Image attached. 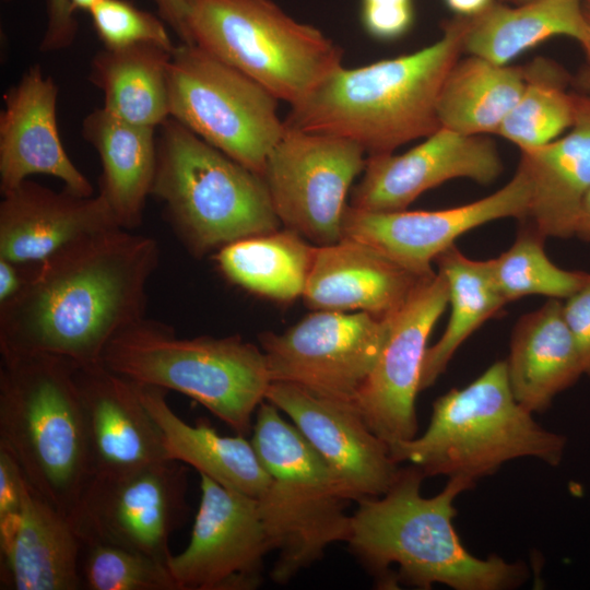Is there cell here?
Here are the masks:
<instances>
[{"mask_svg":"<svg viewBox=\"0 0 590 590\" xmlns=\"http://www.w3.org/2000/svg\"><path fill=\"white\" fill-rule=\"evenodd\" d=\"M158 261L154 238L116 227L34 263L22 291L0 305L1 357L44 354L76 366L102 363L108 343L145 317Z\"/></svg>","mask_w":590,"mask_h":590,"instance_id":"cell-1","label":"cell"},{"mask_svg":"<svg viewBox=\"0 0 590 590\" xmlns=\"http://www.w3.org/2000/svg\"><path fill=\"white\" fill-rule=\"evenodd\" d=\"M425 474L410 464L400 468L380 496L356 500L347 541L351 552L380 589L399 585L430 589L508 590L523 585L529 571L520 562L497 555L480 558L461 543L453 526L455 500L475 482L449 477L432 497L422 495Z\"/></svg>","mask_w":590,"mask_h":590,"instance_id":"cell-2","label":"cell"},{"mask_svg":"<svg viewBox=\"0 0 590 590\" xmlns=\"http://www.w3.org/2000/svg\"><path fill=\"white\" fill-rule=\"evenodd\" d=\"M467 16L444 23L441 37L412 54L355 69L342 66L291 105L287 127L350 139L370 154L391 153L441 128L437 99L462 51Z\"/></svg>","mask_w":590,"mask_h":590,"instance_id":"cell-3","label":"cell"},{"mask_svg":"<svg viewBox=\"0 0 590 590\" xmlns=\"http://www.w3.org/2000/svg\"><path fill=\"white\" fill-rule=\"evenodd\" d=\"M75 367L35 354L2 357L0 368V448L68 517L93 477Z\"/></svg>","mask_w":590,"mask_h":590,"instance_id":"cell-4","label":"cell"},{"mask_svg":"<svg viewBox=\"0 0 590 590\" xmlns=\"http://www.w3.org/2000/svg\"><path fill=\"white\" fill-rule=\"evenodd\" d=\"M566 441L517 402L506 362L498 361L468 386L436 399L421 436L389 448L397 463L409 462L426 477L460 476L475 482L518 458L558 465Z\"/></svg>","mask_w":590,"mask_h":590,"instance_id":"cell-5","label":"cell"},{"mask_svg":"<svg viewBox=\"0 0 590 590\" xmlns=\"http://www.w3.org/2000/svg\"><path fill=\"white\" fill-rule=\"evenodd\" d=\"M102 363L132 382L192 398L244 436L272 382L262 349L240 337L179 338L146 317L108 343Z\"/></svg>","mask_w":590,"mask_h":590,"instance_id":"cell-6","label":"cell"},{"mask_svg":"<svg viewBox=\"0 0 590 590\" xmlns=\"http://www.w3.org/2000/svg\"><path fill=\"white\" fill-rule=\"evenodd\" d=\"M151 196L196 257L282 225L261 175L172 117L160 126Z\"/></svg>","mask_w":590,"mask_h":590,"instance_id":"cell-7","label":"cell"},{"mask_svg":"<svg viewBox=\"0 0 590 590\" xmlns=\"http://www.w3.org/2000/svg\"><path fill=\"white\" fill-rule=\"evenodd\" d=\"M251 430L270 475L257 499L271 551H276L270 576L285 585L321 559L329 545L349 541V499L321 456L269 401L258 408Z\"/></svg>","mask_w":590,"mask_h":590,"instance_id":"cell-8","label":"cell"},{"mask_svg":"<svg viewBox=\"0 0 590 590\" xmlns=\"http://www.w3.org/2000/svg\"><path fill=\"white\" fill-rule=\"evenodd\" d=\"M190 44L294 105L341 67L342 49L271 0H186Z\"/></svg>","mask_w":590,"mask_h":590,"instance_id":"cell-9","label":"cell"},{"mask_svg":"<svg viewBox=\"0 0 590 590\" xmlns=\"http://www.w3.org/2000/svg\"><path fill=\"white\" fill-rule=\"evenodd\" d=\"M169 115L206 143L262 175L285 131L278 102L261 84L196 45L175 47Z\"/></svg>","mask_w":590,"mask_h":590,"instance_id":"cell-10","label":"cell"},{"mask_svg":"<svg viewBox=\"0 0 590 590\" xmlns=\"http://www.w3.org/2000/svg\"><path fill=\"white\" fill-rule=\"evenodd\" d=\"M187 472L185 463L163 460L94 475L69 519L82 543L113 544L167 563L169 539L189 510Z\"/></svg>","mask_w":590,"mask_h":590,"instance_id":"cell-11","label":"cell"},{"mask_svg":"<svg viewBox=\"0 0 590 590\" xmlns=\"http://www.w3.org/2000/svg\"><path fill=\"white\" fill-rule=\"evenodd\" d=\"M365 153L350 139L285 125L261 175L285 228L316 246L339 241L347 192L364 170Z\"/></svg>","mask_w":590,"mask_h":590,"instance_id":"cell-12","label":"cell"},{"mask_svg":"<svg viewBox=\"0 0 590 590\" xmlns=\"http://www.w3.org/2000/svg\"><path fill=\"white\" fill-rule=\"evenodd\" d=\"M390 318L316 310L282 333H262L271 380L354 401L380 355Z\"/></svg>","mask_w":590,"mask_h":590,"instance_id":"cell-13","label":"cell"},{"mask_svg":"<svg viewBox=\"0 0 590 590\" xmlns=\"http://www.w3.org/2000/svg\"><path fill=\"white\" fill-rule=\"evenodd\" d=\"M201 499L187 547L167 565L179 590H253L271 552L258 500L200 474Z\"/></svg>","mask_w":590,"mask_h":590,"instance_id":"cell-14","label":"cell"},{"mask_svg":"<svg viewBox=\"0 0 590 590\" xmlns=\"http://www.w3.org/2000/svg\"><path fill=\"white\" fill-rule=\"evenodd\" d=\"M448 300L449 286L441 272L421 283L390 318L380 355L355 397L369 428L389 446L416 436L415 400L427 340Z\"/></svg>","mask_w":590,"mask_h":590,"instance_id":"cell-15","label":"cell"},{"mask_svg":"<svg viewBox=\"0 0 590 590\" xmlns=\"http://www.w3.org/2000/svg\"><path fill=\"white\" fill-rule=\"evenodd\" d=\"M531 185L519 167L507 185L472 203L437 211L373 212L347 204L341 238L366 244L418 274H433L432 262L462 234L485 223L527 216Z\"/></svg>","mask_w":590,"mask_h":590,"instance_id":"cell-16","label":"cell"},{"mask_svg":"<svg viewBox=\"0 0 590 590\" xmlns=\"http://www.w3.org/2000/svg\"><path fill=\"white\" fill-rule=\"evenodd\" d=\"M267 401L285 413L333 472L349 500L386 493L400 468L354 401L272 381Z\"/></svg>","mask_w":590,"mask_h":590,"instance_id":"cell-17","label":"cell"},{"mask_svg":"<svg viewBox=\"0 0 590 590\" xmlns=\"http://www.w3.org/2000/svg\"><path fill=\"white\" fill-rule=\"evenodd\" d=\"M354 187L350 205L373 212L402 211L423 192L455 178L492 184L503 172L494 142L484 134H463L441 127L409 150L370 154Z\"/></svg>","mask_w":590,"mask_h":590,"instance_id":"cell-18","label":"cell"},{"mask_svg":"<svg viewBox=\"0 0 590 590\" xmlns=\"http://www.w3.org/2000/svg\"><path fill=\"white\" fill-rule=\"evenodd\" d=\"M58 88L38 64L30 67L3 96L0 115V190L8 192L30 176L49 175L79 196H93L88 179L63 149L57 125Z\"/></svg>","mask_w":590,"mask_h":590,"instance_id":"cell-19","label":"cell"},{"mask_svg":"<svg viewBox=\"0 0 590 590\" xmlns=\"http://www.w3.org/2000/svg\"><path fill=\"white\" fill-rule=\"evenodd\" d=\"M93 476L169 460L162 432L135 386L103 363L76 366Z\"/></svg>","mask_w":590,"mask_h":590,"instance_id":"cell-20","label":"cell"},{"mask_svg":"<svg viewBox=\"0 0 590 590\" xmlns=\"http://www.w3.org/2000/svg\"><path fill=\"white\" fill-rule=\"evenodd\" d=\"M433 274H418L366 244L341 238L316 246L302 298L314 310L364 311L386 319Z\"/></svg>","mask_w":590,"mask_h":590,"instance_id":"cell-21","label":"cell"},{"mask_svg":"<svg viewBox=\"0 0 590 590\" xmlns=\"http://www.w3.org/2000/svg\"><path fill=\"white\" fill-rule=\"evenodd\" d=\"M2 196L0 258L13 262L39 263L74 241L119 227L99 194L57 192L26 179Z\"/></svg>","mask_w":590,"mask_h":590,"instance_id":"cell-22","label":"cell"},{"mask_svg":"<svg viewBox=\"0 0 590 590\" xmlns=\"http://www.w3.org/2000/svg\"><path fill=\"white\" fill-rule=\"evenodd\" d=\"M82 541L26 480L19 514L0 523V589L79 590Z\"/></svg>","mask_w":590,"mask_h":590,"instance_id":"cell-23","label":"cell"},{"mask_svg":"<svg viewBox=\"0 0 590 590\" xmlns=\"http://www.w3.org/2000/svg\"><path fill=\"white\" fill-rule=\"evenodd\" d=\"M531 197L522 220L543 237L568 238L590 190V97L576 93L569 132L538 149L521 152Z\"/></svg>","mask_w":590,"mask_h":590,"instance_id":"cell-24","label":"cell"},{"mask_svg":"<svg viewBox=\"0 0 590 590\" xmlns=\"http://www.w3.org/2000/svg\"><path fill=\"white\" fill-rule=\"evenodd\" d=\"M505 362L515 399L532 414L544 412L585 375L559 299L550 298L518 320Z\"/></svg>","mask_w":590,"mask_h":590,"instance_id":"cell-25","label":"cell"},{"mask_svg":"<svg viewBox=\"0 0 590 590\" xmlns=\"http://www.w3.org/2000/svg\"><path fill=\"white\" fill-rule=\"evenodd\" d=\"M82 135L101 160L98 194L120 228L134 229L142 223L155 177V128L123 121L98 108L83 119Z\"/></svg>","mask_w":590,"mask_h":590,"instance_id":"cell-26","label":"cell"},{"mask_svg":"<svg viewBox=\"0 0 590 590\" xmlns=\"http://www.w3.org/2000/svg\"><path fill=\"white\" fill-rule=\"evenodd\" d=\"M133 384L162 432L169 460L189 464L199 474L256 499L264 493L270 475L244 435H220L203 421L187 424L168 405L167 390Z\"/></svg>","mask_w":590,"mask_h":590,"instance_id":"cell-27","label":"cell"},{"mask_svg":"<svg viewBox=\"0 0 590 590\" xmlns=\"http://www.w3.org/2000/svg\"><path fill=\"white\" fill-rule=\"evenodd\" d=\"M558 35L574 38L582 48L588 45L590 27L582 0H532L515 8L492 2L467 16L462 51L506 66Z\"/></svg>","mask_w":590,"mask_h":590,"instance_id":"cell-28","label":"cell"},{"mask_svg":"<svg viewBox=\"0 0 590 590\" xmlns=\"http://www.w3.org/2000/svg\"><path fill=\"white\" fill-rule=\"evenodd\" d=\"M173 51L154 44L98 51L92 59L90 79L104 93L103 108L133 125L160 127L170 117Z\"/></svg>","mask_w":590,"mask_h":590,"instance_id":"cell-29","label":"cell"},{"mask_svg":"<svg viewBox=\"0 0 590 590\" xmlns=\"http://www.w3.org/2000/svg\"><path fill=\"white\" fill-rule=\"evenodd\" d=\"M524 83L523 67L500 66L474 55L458 59L439 91V123L463 134L497 133Z\"/></svg>","mask_w":590,"mask_h":590,"instance_id":"cell-30","label":"cell"},{"mask_svg":"<svg viewBox=\"0 0 590 590\" xmlns=\"http://www.w3.org/2000/svg\"><path fill=\"white\" fill-rule=\"evenodd\" d=\"M316 245L284 228L233 241L216 253L223 275L250 293L280 302L302 297Z\"/></svg>","mask_w":590,"mask_h":590,"instance_id":"cell-31","label":"cell"},{"mask_svg":"<svg viewBox=\"0 0 590 590\" xmlns=\"http://www.w3.org/2000/svg\"><path fill=\"white\" fill-rule=\"evenodd\" d=\"M435 261L448 282L451 311L444 333L425 352L420 391L433 386L459 346L508 304L496 285L491 259H470L452 245Z\"/></svg>","mask_w":590,"mask_h":590,"instance_id":"cell-32","label":"cell"},{"mask_svg":"<svg viewBox=\"0 0 590 590\" xmlns=\"http://www.w3.org/2000/svg\"><path fill=\"white\" fill-rule=\"evenodd\" d=\"M523 68V92L497 134L527 152L570 129L576 115V93L566 91L569 75L551 60L539 58Z\"/></svg>","mask_w":590,"mask_h":590,"instance_id":"cell-33","label":"cell"},{"mask_svg":"<svg viewBox=\"0 0 590 590\" xmlns=\"http://www.w3.org/2000/svg\"><path fill=\"white\" fill-rule=\"evenodd\" d=\"M512 246L492 260L496 285L507 303L529 295L566 299L578 291L590 273L555 266L544 251L539 232L523 222Z\"/></svg>","mask_w":590,"mask_h":590,"instance_id":"cell-34","label":"cell"},{"mask_svg":"<svg viewBox=\"0 0 590 590\" xmlns=\"http://www.w3.org/2000/svg\"><path fill=\"white\" fill-rule=\"evenodd\" d=\"M82 589L179 590L167 563L113 544L82 543Z\"/></svg>","mask_w":590,"mask_h":590,"instance_id":"cell-35","label":"cell"},{"mask_svg":"<svg viewBox=\"0 0 590 590\" xmlns=\"http://www.w3.org/2000/svg\"><path fill=\"white\" fill-rule=\"evenodd\" d=\"M88 12L105 48L154 44L173 51L176 47L163 20L127 0H102Z\"/></svg>","mask_w":590,"mask_h":590,"instance_id":"cell-36","label":"cell"},{"mask_svg":"<svg viewBox=\"0 0 590 590\" xmlns=\"http://www.w3.org/2000/svg\"><path fill=\"white\" fill-rule=\"evenodd\" d=\"M361 16L365 31L373 38L396 40L413 25V0H362Z\"/></svg>","mask_w":590,"mask_h":590,"instance_id":"cell-37","label":"cell"},{"mask_svg":"<svg viewBox=\"0 0 590 590\" xmlns=\"http://www.w3.org/2000/svg\"><path fill=\"white\" fill-rule=\"evenodd\" d=\"M566 323L578 347L585 375L590 377V276L563 303Z\"/></svg>","mask_w":590,"mask_h":590,"instance_id":"cell-38","label":"cell"},{"mask_svg":"<svg viewBox=\"0 0 590 590\" xmlns=\"http://www.w3.org/2000/svg\"><path fill=\"white\" fill-rule=\"evenodd\" d=\"M68 0H47V27L39 45L40 51L69 47L76 35L78 24Z\"/></svg>","mask_w":590,"mask_h":590,"instance_id":"cell-39","label":"cell"},{"mask_svg":"<svg viewBox=\"0 0 590 590\" xmlns=\"http://www.w3.org/2000/svg\"><path fill=\"white\" fill-rule=\"evenodd\" d=\"M33 264L0 258V305L13 299L26 284Z\"/></svg>","mask_w":590,"mask_h":590,"instance_id":"cell-40","label":"cell"},{"mask_svg":"<svg viewBox=\"0 0 590 590\" xmlns=\"http://www.w3.org/2000/svg\"><path fill=\"white\" fill-rule=\"evenodd\" d=\"M162 20L167 23L182 44H190L186 25V0H152Z\"/></svg>","mask_w":590,"mask_h":590,"instance_id":"cell-41","label":"cell"},{"mask_svg":"<svg viewBox=\"0 0 590 590\" xmlns=\"http://www.w3.org/2000/svg\"><path fill=\"white\" fill-rule=\"evenodd\" d=\"M582 9L590 27V0H582ZM582 49L586 55V64L577 74L575 84L579 90L578 93L590 97V42Z\"/></svg>","mask_w":590,"mask_h":590,"instance_id":"cell-42","label":"cell"},{"mask_svg":"<svg viewBox=\"0 0 590 590\" xmlns=\"http://www.w3.org/2000/svg\"><path fill=\"white\" fill-rule=\"evenodd\" d=\"M447 5L460 16H474L485 10L492 0H445Z\"/></svg>","mask_w":590,"mask_h":590,"instance_id":"cell-43","label":"cell"},{"mask_svg":"<svg viewBox=\"0 0 590 590\" xmlns=\"http://www.w3.org/2000/svg\"><path fill=\"white\" fill-rule=\"evenodd\" d=\"M574 236L590 241V190L585 196L575 225Z\"/></svg>","mask_w":590,"mask_h":590,"instance_id":"cell-44","label":"cell"},{"mask_svg":"<svg viewBox=\"0 0 590 590\" xmlns=\"http://www.w3.org/2000/svg\"><path fill=\"white\" fill-rule=\"evenodd\" d=\"M73 12L75 10H86L90 11L94 5H96L102 0H68Z\"/></svg>","mask_w":590,"mask_h":590,"instance_id":"cell-45","label":"cell"},{"mask_svg":"<svg viewBox=\"0 0 590 590\" xmlns=\"http://www.w3.org/2000/svg\"><path fill=\"white\" fill-rule=\"evenodd\" d=\"M511 1L516 2L517 4H522L532 0H511Z\"/></svg>","mask_w":590,"mask_h":590,"instance_id":"cell-46","label":"cell"}]
</instances>
